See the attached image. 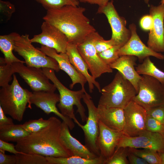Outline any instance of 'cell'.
I'll return each instance as SVG.
<instances>
[{
  "label": "cell",
  "mask_w": 164,
  "mask_h": 164,
  "mask_svg": "<svg viewBox=\"0 0 164 164\" xmlns=\"http://www.w3.org/2000/svg\"><path fill=\"white\" fill-rule=\"evenodd\" d=\"M85 8L67 5L60 8L47 10L43 19L63 33L69 43L78 45L96 29L84 15Z\"/></svg>",
  "instance_id": "obj_1"
},
{
  "label": "cell",
  "mask_w": 164,
  "mask_h": 164,
  "mask_svg": "<svg viewBox=\"0 0 164 164\" xmlns=\"http://www.w3.org/2000/svg\"><path fill=\"white\" fill-rule=\"evenodd\" d=\"M50 118V121L48 126L16 142L15 147L17 150L23 153L37 154L44 156H71L60 140L62 122L55 116Z\"/></svg>",
  "instance_id": "obj_2"
},
{
  "label": "cell",
  "mask_w": 164,
  "mask_h": 164,
  "mask_svg": "<svg viewBox=\"0 0 164 164\" xmlns=\"http://www.w3.org/2000/svg\"><path fill=\"white\" fill-rule=\"evenodd\" d=\"M1 87L0 106L6 114L21 121L27 104L28 107L31 109L30 100L32 92L22 87L14 74L12 84Z\"/></svg>",
  "instance_id": "obj_3"
},
{
  "label": "cell",
  "mask_w": 164,
  "mask_h": 164,
  "mask_svg": "<svg viewBox=\"0 0 164 164\" xmlns=\"http://www.w3.org/2000/svg\"><path fill=\"white\" fill-rule=\"evenodd\" d=\"M42 69L59 91L60 101L57 106L61 113L73 120L79 126L81 124L77 120L74 114L73 107L75 105L77 108V112L79 114L82 121H86L87 117L86 115L85 108L81 102V100L86 91L82 89L78 91L68 89L58 79L53 70L48 68Z\"/></svg>",
  "instance_id": "obj_4"
},
{
  "label": "cell",
  "mask_w": 164,
  "mask_h": 164,
  "mask_svg": "<svg viewBox=\"0 0 164 164\" xmlns=\"http://www.w3.org/2000/svg\"><path fill=\"white\" fill-rule=\"evenodd\" d=\"M98 105L124 109L137 94L132 84L117 72L111 82L101 90Z\"/></svg>",
  "instance_id": "obj_5"
},
{
  "label": "cell",
  "mask_w": 164,
  "mask_h": 164,
  "mask_svg": "<svg viewBox=\"0 0 164 164\" xmlns=\"http://www.w3.org/2000/svg\"><path fill=\"white\" fill-rule=\"evenodd\" d=\"M32 43L29 35H20L15 41L14 50L23 58L27 66L49 68L58 72L60 69L57 61L35 47Z\"/></svg>",
  "instance_id": "obj_6"
},
{
  "label": "cell",
  "mask_w": 164,
  "mask_h": 164,
  "mask_svg": "<svg viewBox=\"0 0 164 164\" xmlns=\"http://www.w3.org/2000/svg\"><path fill=\"white\" fill-rule=\"evenodd\" d=\"M142 76L138 93L133 101L146 110L158 106H164V85L152 77Z\"/></svg>",
  "instance_id": "obj_7"
},
{
  "label": "cell",
  "mask_w": 164,
  "mask_h": 164,
  "mask_svg": "<svg viewBox=\"0 0 164 164\" xmlns=\"http://www.w3.org/2000/svg\"><path fill=\"white\" fill-rule=\"evenodd\" d=\"M101 36L96 31L77 45L79 53L86 63L91 75L95 79L103 73L113 72V69L99 57L94 46V41Z\"/></svg>",
  "instance_id": "obj_8"
},
{
  "label": "cell",
  "mask_w": 164,
  "mask_h": 164,
  "mask_svg": "<svg viewBox=\"0 0 164 164\" xmlns=\"http://www.w3.org/2000/svg\"><path fill=\"white\" fill-rule=\"evenodd\" d=\"M97 13L103 14L106 17L112 30L111 39L114 45L121 47L129 40L131 36L129 29L126 27L127 22L125 19L120 16L111 0L105 5L99 6Z\"/></svg>",
  "instance_id": "obj_9"
},
{
  "label": "cell",
  "mask_w": 164,
  "mask_h": 164,
  "mask_svg": "<svg viewBox=\"0 0 164 164\" xmlns=\"http://www.w3.org/2000/svg\"><path fill=\"white\" fill-rule=\"evenodd\" d=\"M21 62L12 63L13 72L18 73L32 91L55 92L56 86L50 82L42 68L25 66Z\"/></svg>",
  "instance_id": "obj_10"
},
{
  "label": "cell",
  "mask_w": 164,
  "mask_h": 164,
  "mask_svg": "<svg viewBox=\"0 0 164 164\" xmlns=\"http://www.w3.org/2000/svg\"><path fill=\"white\" fill-rule=\"evenodd\" d=\"M83 100L88 111V116L86 123L80 126L83 130L84 135L85 146L92 152L100 157L97 145L99 134V119L97 108L95 106L92 97L87 92L83 96Z\"/></svg>",
  "instance_id": "obj_11"
},
{
  "label": "cell",
  "mask_w": 164,
  "mask_h": 164,
  "mask_svg": "<svg viewBox=\"0 0 164 164\" xmlns=\"http://www.w3.org/2000/svg\"><path fill=\"white\" fill-rule=\"evenodd\" d=\"M125 125L124 134L130 137L138 136L146 130L147 111L134 101L130 102L124 108Z\"/></svg>",
  "instance_id": "obj_12"
},
{
  "label": "cell",
  "mask_w": 164,
  "mask_h": 164,
  "mask_svg": "<svg viewBox=\"0 0 164 164\" xmlns=\"http://www.w3.org/2000/svg\"><path fill=\"white\" fill-rule=\"evenodd\" d=\"M130 147L147 149L158 152L164 151V135L145 130L138 136L122 135L116 148Z\"/></svg>",
  "instance_id": "obj_13"
},
{
  "label": "cell",
  "mask_w": 164,
  "mask_h": 164,
  "mask_svg": "<svg viewBox=\"0 0 164 164\" xmlns=\"http://www.w3.org/2000/svg\"><path fill=\"white\" fill-rule=\"evenodd\" d=\"M149 15L153 19V26L149 33L148 47L153 51L164 52V0L158 6H150Z\"/></svg>",
  "instance_id": "obj_14"
},
{
  "label": "cell",
  "mask_w": 164,
  "mask_h": 164,
  "mask_svg": "<svg viewBox=\"0 0 164 164\" xmlns=\"http://www.w3.org/2000/svg\"><path fill=\"white\" fill-rule=\"evenodd\" d=\"M41 32L30 39L32 43L53 49L59 53H66L68 43L66 35L55 26L44 21L41 26Z\"/></svg>",
  "instance_id": "obj_15"
},
{
  "label": "cell",
  "mask_w": 164,
  "mask_h": 164,
  "mask_svg": "<svg viewBox=\"0 0 164 164\" xmlns=\"http://www.w3.org/2000/svg\"><path fill=\"white\" fill-rule=\"evenodd\" d=\"M129 29L131 36L128 41L121 47L118 51L119 56L123 55H130L136 56L140 61L146 57L152 56L160 60L164 59V55L160 53L155 52L142 41L137 32L136 25L130 24Z\"/></svg>",
  "instance_id": "obj_16"
},
{
  "label": "cell",
  "mask_w": 164,
  "mask_h": 164,
  "mask_svg": "<svg viewBox=\"0 0 164 164\" xmlns=\"http://www.w3.org/2000/svg\"><path fill=\"white\" fill-rule=\"evenodd\" d=\"M59 101V94L54 92L33 91L30 98V103L31 105L32 104H34L47 114L53 113L68 125L70 130H72L75 127L72 119L62 114L56 107V104Z\"/></svg>",
  "instance_id": "obj_17"
},
{
  "label": "cell",
  "mask_w": 164,
  "mask_h": 164,
  "mask_svg": "<svg viewBox=\"0 0 164 164\" xmlns=\"http://www.w3.org/2000/svg\"><path fill=\"white\" fill-rule=\"evenodd\" d=\"M98 125L99 134L97 145L100 157L104 161L112 155L124 132L112 129L99 120Z\"/></svg>",
  "instance_id": "obj_18"
},
{
  "label": "cell",
  "mask_w": 164,
  "mask_h": 164,
  "mask_svg": "<svg viewBox=\"0 0 164 164\" xmlns=\"http://www.w3.org/2000/svg\"><path fill=\"white\" fill-rule=\"evenodd\" d=\"M47 56L54 59L57 62L59 68L66 72L71 79L72 83L69 85L72 89L77 84H80L81 89L86 91L85 84L87 82L86 78L79 73L71 63L66 53H58L55 49L42 45L37 48Z\"/></svg>",
  "instance_id": "obj_19"
},
{
  "label": "cell",
  "mask_w": 164,
  "mask_h": 164,
  "mask_svg": "<svg viewBox=\"0 0 164 164\" xmlns=\"http://www.w3.org/2000/svg\"><path fill=\"white\" fill-rule=\"evenodd\" d=\"M68 125L64 121L60 135V140L63 146L70 152L71 156H79L91 159L99 157L91 152L85 146L71 134Z\"/></svg>",
  "instance_id": "obj_20"
},
{
  "label": "cell",
  "mask_w": 164,
  "mask_h": 164,
  "mask_svg": "<svg viewBox=\"0 0 164 164\" xmlns=\"http://www.w3.org/2000/svg\"><path fill=\"white\" fill-rule=\"evenodd\" d=\"M137 60V57L134 56L123 55L109 66L112 69L117 70L129 81L135 87L138 94L139 83L142 76L135 68Z\"/></svg>",
  "instance_id": "obj_21"
},
{
  "label": "cell",
  "mask_w": 164,
  "mask_h": 164,
  "mask_svg": "<svg viewBox=\"0 0 164 164\" xmlns=\"http://www.w3.org/2000/svg\"><path fill=\"white\" fill-rule=\"evenodd\" d=\"M66 53L68 56L71 63L76 70L86 79L88 83L89 92L92 93L95 86L99 92L101 93V89L99 83L89 74L88 67L79 53L77 45L68 43Z\"/></svg>",
  "instance_id": "obj_22"
},
{
  "label": "cell",
  "mask_w": 164,
  "mask_h": 164,
  "mask_svg": "<svg viewBox=\"0 0 164 164\" xmlns=\"http://www.w3.org/2000/svg\"><path fill=\"white\" fill-rule=\"evenodd\" d=\"M97 108L99 121L112 129L123 131L125 125L124 109L99 105H98Z\"/></svg>",
  "instance_id": "obj_23"
},
{
  "label": "cell",
  "mask_w": 164,
  "mask_h": 164,
  "mask_svg": "<svg viewBox=\"0 0 164 164\" xmlns=\"http://www.w3.org/2000/svg\"><path fill=\"white\" fill-rule=\"evenodd\" d=\"M20 35L16 32H13L0 36V49L4 55V60L6 63L12 64L15 62L25 63V61L17 58L13 53L15 41Z\"/></svg>",
  "instance_id": "obj_24"
},
{
  "label": "cell",
  "mask_w": 164,
  "mask_h": 164,
  "mask_svg": "<svg viewBox=\"0 0 164 164\" xmlns=\"http://www.w3.org/2000/svg\"><path fill=\"white\" fill-rule=\"evenodd\" d=\"M30 134L22 128L21 124L0 126V139L7 142H17Z\"/></svg>",
  "instance_id": "obj_25"
},
{
  "label": "cell",
  "mask_w": 164,
  "mask_h": 164,
  "mask_svg": "<svg viewBox=\"0 0 164 164\" xmlns=\"http://www.w3.org/2000/svg\"><path fill=\"white\" fill-rule=\"evenodd\" d=\"M45 157L48 164H104V161L101 157L91 159L75 156L68 157Z\"/></svg>",
  "instance_id": "obj_26"
},
{
  "label": "cell",
  "mask_w": 164,
  "mask_h": 164,
  "mask_svg": "<svg viewBox=\"0 0 164 164\" xmlns=\"http://www.w3.org/2000/svg\"><path fill=\"white\" fill-rule=\"evenodd\" d=\"M139 75H147L152 77L164 85V72L158 68L151 61L150 56L145 58L135 68Z\"/></svg>",
  "instance_id": "obj_27"
},
{
  "label": "cell",
  "mask_w": 164,
  "mask_h": 164,
  "mask_svg": "<svg viewBox=\"0 0 164 164\" xmlns=\"http://www.w3.org/2000/svg\"><path fill=\"white\" fill-rule=\"evenodd\" d=\"M128 150L145 160L149 164H161L158 152L155 150L147 149H138L137 148L128 147Z\"/></svg>",
  "instance_id": "obj_28"
},
{
  "label": "cell",
  "mask_w": 164,
  "mask_h": 164,
  "mask_svg": "<svg viewBox=\"0 0 164 164\" xmlns=\"http://www.w3.org/2000/svg\"><path fill=\"white\" fill-rule=\"evenodd\" d=\"M47 10L60 8L67 5L78 6V0H35Z\"/></svg>",
  "instance_id": "obj_29"
},
{
  "label": "cell",
  "mask_w": 164,
  "mask_h": 164,
  "mask_svg": "<svg viewBox=\"0 0 164 164\" xmlns=\"http://www.w3.org/2000/svg\"><path fill=\"white\" fill-rule=\"evenodd\" d=\"M16 155L17 164H48L45 156L40 155L23 153Z\"/></svg>",
  "instance_id": "obj_30"
},
{
  "label": "cell",
  "mask_w": 164,
  "mask_h": 164,
  "mask_svg": "<svg viewBox=\"0 0 164 164\" xmlns=\"http://www.w3.org/2000/svg\"><path fill=\"white\" fill-rule=\"evenodd\" d=\"M50 121V118L47 120L41 118L38 119L30 120L21 125L23 129L31 134L42 129L48 126Z\"/></svg>",
  "instance_id": "obj_31"
},
{
  "label": "cell",
  "mask_w": 164,
  "mask_h": 164,
  "mask_svg": "<svg viewBox=\"0 0 164 164\" xmlns=\"http://www.w3.org/2000/svg\"><path fill=\"white\" fill-rule=\"evenodd\" d=\"M128 150V147L116 148L111 157L104 161V164H129L127 156Z\"/></svg>",
  "instance_id": "obj_32"
},
{
  "label": "cell",
  "mask_w": 164,
  "mask_h": 164,
  "mask_svg": "<svg viewBox=\"0 0 164 164\" xmlns=\"http://www.w3.org/2000/svg\"><path fill=\"white\" fill-rule=\"evenodd\" d=\"M0 86L2 87L9 84L14 74L12 65L6 63L4 58H0Z\"/></svg>",
  "instance_id": "obj_33"
},
{
  "label": "cell",
  "mask_w": 164,
  "mask_h": 164,
  "mask_svg": "<svg viewBox=\"0 0 164 164\" xmlns=\"http://www.w3.org/2000/svg\"><path fill=\"white\" fill-rule=\"evenodd\" d=\"M121 47L119 46L114 45L98 54L99 57L109 65L116 61L119 57L118 51Z\"/></svg>",
  "instance_id": "obj_34"
},
{
  "label": "cell",
  "mask_w": 164,
  "mask_h": 164,
  "mask_svg": "<svg viewBox=\"0 0 164 164\" xmlns=\"http://www.w3.org/2000/svg\"><path fill=\"white\" fill-rule=\"evenodd\" d=\"M146 130L164 135V124L147 115L145 123Z\"/></svg>",
  "instance_id": "obj_35"
},
{
  "label": "cell",
  "mask_w": 164,
  "mask_h": 164,
  "mask_svg": "<svg viewBox=\"0 0 164 164\" xmlns=\"http://www.w3.org/2000/svg\"><path fill=\"white\" fill-rule=\"evenodd\" d=\"M94 45L97 53L105 51L115 45L111 39L105 40L101 36L95 40Z\"/></svg>",
  "instance_id": "obj_36"
},
{
  "label": "cell",
  "mask_w": 164,
  "mask_h": 164,
  "mask_svg": "<svg viewBox=\"0 0 164 164\" xmlns=\"http://www.w3.org/2000/svg\"><path fill=\"white\" fill-rule=\"evenodd\" d=\"M15 10L14 5L8 1L0 0V13L9 20Z\"/></svg>",
  "instance_id": "obj_37"
},
{
  "label": "cell",
  "mask_w": 164,
  "mask_h": 164,
  "mask_svg": "<svg viewBox=\"0 0 164 164\" xmlns=\"http://www.w3.org/2000/svg\"><path fill=\"white\" fill-rule=\"evenodd\" d=\"M147 111L148 114L164 124V106H158Z\"/></svg>",
  "instance_id": "obj_38"
},
{
  "label": "cell",
  "mask_w": 164,
  "mask_h": 164,
  "mask_svg": "<svg viewBox=\"0 0 164 164\" xmlns=\"http://www.w3.org/2000/svg\"><path fill=\"white\" fill-rule=\"evenodd\" d=\"M141 28L144 31H150L153 26V19L150 15H146L143 16L139 21Z\"/></svg>",
  "instance_id": "obj_39"
},
{
  "label": "cell",
  "mask_w": 164,
  "mask_h": 164,
  "mask_svg": "<svg viewBox=\"0 0 164 164\" xmlns=\"http://www.w3.org/2000/svg\"><path fill=\"white\" fill-rule=\"evenodd\" d=\"M17 162L16 155H6L5 151L0 149V164H17Z\"/></svg>",
  "instance_id": "obj_40"
},
{
  "label": "cell",
  "mask_w": 164,
  "mask_h": 164,
  "mask_svg": "<svg viewBox=\"0 0 164 164\" xmlns=\"http://www.w3.org/2000/svg\"><path fill=\"white\" fill-rule=\"evenodd\" d=\"M0 149L15 155L23 153L17 151L14 144L9 143L8 142L1 139H0Z\"/></svg>",
  "instance_id": "obj_41"
},
{
  "label": "cell",
  "mask_w": 164,
  "mask_h": 164,
  "mask_svg": "<svg viewBox=\"0 0 164 164\" xmlns=\"http://www.w3.org/2000/svg\"><path fill=\"white\" fill-rule=\"evenodd\" d=\"M127 158L130 164H148L144 159L135 155L128 150Z\"/></svg>",
  "instance_id": "obj_42"
},
{
  "label": "cell",
  "mask_w": 164,
  "mask_h": 164,
  "mask_svg": "<svg viewBox=\"0 0 164 164\" xmlns=\"http://www.w3.org/2000/svg\"><path fill=\"white\" fill-rule=\"evenodd\" d=\"M13 124L14 123L12 118L8 117L6 116L0 106V126Z\"/></svg>",
  "instance_id": "obj_43"
},
{
  "label": "cell",
  "mask_w": 164,
  "mask_h": 164,
  "mask_svg": "<svg viewBox=\"0 0 164 164\" xmlns=\"http://www.w3.org/2000/svg\"><path fill=\"white\" fill-rule=\"evenodd\" d=\"M80 2L86 3L91 4L97 5L99 6L105 5L111 0H78Z\"/></svg>",
  "instance_id": "obj_44"
},
{
  "label": "cell",
  "mask_w": 164,
  "mask_h": 164,
  "mask_svg": "<svg viewBox=\"0 0 164 164\" xmlns=\"http://www.w3.org/2000/svg\"><path fill=\"white\" fill-rule=\"evenodd\" d=\"M158 153L161 159V164H164V151L158 152Z\"/></svg>",
  "instance_id": "obj_45"
},
{
  "label": "cell",
  "mask_w": 164,
  "mask_h": 164,
  "mask_svg": "<svg viewBox=\"0 0 164 164\" xmlns=\"http://www.w3.org/2000/svg\"><path fill=\"white\" fill-rule=\"evenodd\" d=\"M150 0H144L145 3L148 5L149 4V2Z\"/></svg>",
  "instance_id": "obj_46"
}]
</instances>
